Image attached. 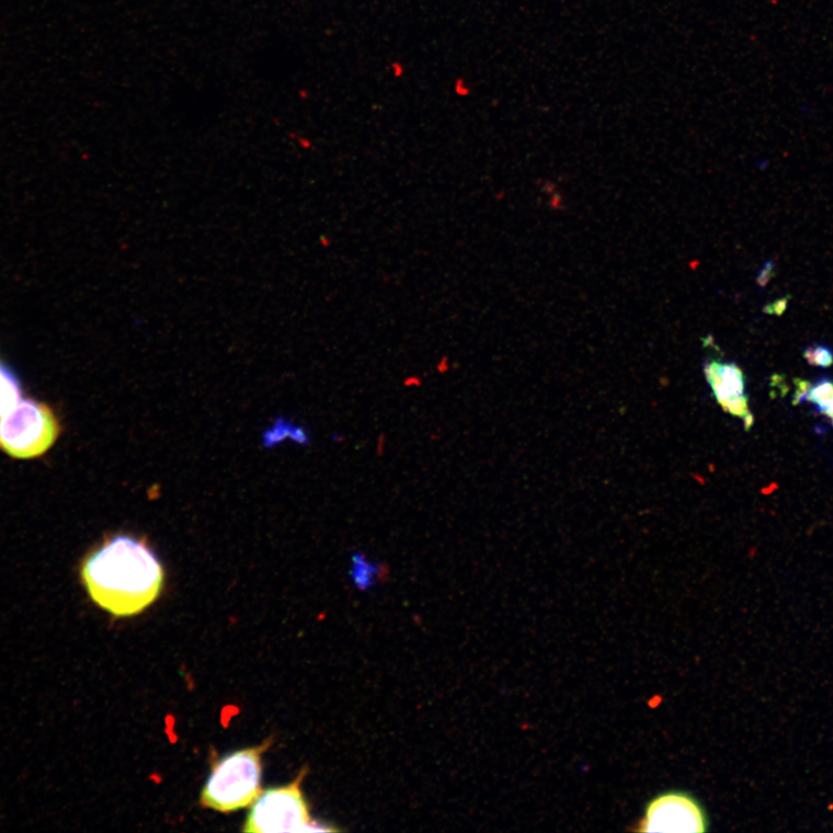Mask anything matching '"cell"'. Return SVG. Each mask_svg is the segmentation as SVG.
Masks as SVG:
<instances>
[{"mask_svg":"<svg viewBox=\"0 0 833 833\" xmlns=\"http://www.w3.org/2000/svg\"><path fill=\"white\" fill-rule=\"evenodd\" d=\"M269 742L239 750L219 761L201 796L204 807L231 812L253 805L262 794V755Z\"/></svg>","mask_w":833,"mask_h":833,"instance_id":"obj_2","label":"cell"},{"mask_svg":"<svg viewBox=\"0 0 833 833\" xmlns=\"http://www.w3.org/2000/svg\"><path fill=\"white\" fill-rule=\"evenodd\" d=\"M795 383L797 385V390H796V395H795V398H794V404L795 406H799V404H801V403H803V402L807 401L808 393H809L810 388H811V384L808 383V381H806V380H801V379H796Z\"/></svg>","mask_w":833,"mask_h":833,"instance_id":"obj_12","label":"cell"},{"mask_svg":"<svg viewBox=\"0 0 833 833\" xmlns=\"http://www.w3.org/2000/svg\"><path fill=\"white\" fill-rule=\"evenodd\" d=\"M803 357L811 366L829 368L833 365V351L826 345H810L806 347Z\"/></svg>","mask_w":833,"mask_h":833,"instance_id":"obj_10","label":"cell"},{"mask_svg":"<svg viewBox=\"0 0 833 833\" xmlns=\"http://www.w3.org/2000/svg\"><path fill=\"white\" fill-rule=\"evenodd\" d=\"M304 773L292 784L271 788L259 796L250 810L243 832L281 833L335 831L333 826L312 822L301 790Z\"/></svg>","mask_w":833,"mask_h":833,"instance_id":"obj_3","label":"cell"},{"mask_svg":"<svg viewBox=\"0 0 833 833\" xmlns=\"http://www.w3.org/2000/svg\"><path fill=\"white\" fill-rule=\"evenodd\" d=\"M776 276V263L774 261H767L760 270L757 276V284L764 288Z\"/></svg>","mask_w":833,"mask_h":833,"instance_id":"obj_11","label":"cell"},{"mask_svg":"<svg viewBox=\"0 0 833 833\" xmlns=\"http://www.w3.org/2000/svg\"><path fill=\"white\" fill-rule=\"evenodd\" d=\"M710 818L697 797L682 789L661 791L646 803L637 823L640 832H706Z\"/></svg>","mask_w":833,"mask_h":833,"instance_id":"obj_5","label":"cell"},{"mask_svg":"<svg viewBox=\"0 0 833 833\" xmlns=\"http://www.w3.org/2000/svg\"><path fill=\"white\" fill-rule=\"evenodd\" d=\"M832 395L833 381L829 378H821L815 384H811L807 401L814 403L817 410L822 413Z\"/></svg>","mask_w":833,"mask_h":833,"instance_id":"obj_9","label":"cell"},{"mask_svg":"<svg viewBox=\"0 0 833 833\" xmlns=\"http://www.w3.org/2000/svg\"><path fill=\"white\" fill-rule=\"evenodd\" d=\"M704 374L720 407L745 393L744 374L735 363L708 362L704 367Z\"/></svg>","mask_w":833,"mask_h":833,"instance_id":"obj_6","label":"cell"},{"mask_svg":"<svg viewBox=\"0 0 833 833\" xmlns=\"http://www.w3.org/2000/svg\"><path fill=\"white\" fill-rule=\"evenodd\" d=\"M379 573V566L375 564L365 554L354 552L352 555L351 577L361 590L369 589Z\"/></svg>","mask_w":833,"mask_h":833,"instance_id":"obj_8","label":"cell"},{"mask_svg":"<svg viewBox=\"0 0 833 833\" xmlns=\"http://www.w3.org/2000/svg\"><path fill=\"white\" fill-rule=\"evenodd\" d=\"M21 401V386L15 373L0 363V415L10 412Z\"/></svg>","mask_w":833,"mask_h":833,"instance_id":"obj_7","label":"cell"},{"mask_svg":"<svg viewBox=\"0 0 833 833\" xmlns=\"http://www.w3.org/2000/svg\"><path fill=\"white\" fill-rule=\"evenodd\" d=\"M59 424L45 404L21 400L0 420V448L16 458L44 455L57 441Z\"/></svg>","mask_w":833,"mask_h":833,"instance_id":"obj_4","label":"cell"},{"mask_svg":"<svg viewBox=\"0 0 833 833\" xmlns=\"http://www.w3.org/2000/svg\"><path fill=\"white\" fill-rule=\"evenodd\" d=\"M830 419L832 420V424H833V414L830 416Z\"/></svg>","mask_w":833,"mask_h":833,"instance_id":"obj_15","label":"cell"},{"mask_svg":"<svg viewBox=\"0 0 833 833\" xmlns=\"http://www.w3.org/2000/svg\"><path fill=\"white\" fill-rule=\"evenodd\" d=\"M788 300L786 298L780 299L776 301L773 305H768V307H765V311L768 312V315H776L781 316L784 315L785 310L787 309Z\"/></svg>","mask_w":833,"mask_h":833,"instance_id":"obj_13","label":"cell"},{"mask_svg":"<svg viewBox=\"0 0 833 833\" xmlns=\"http://www.w3.org/2000/svg\"><path fill=\"white\" fill-rule=\"evenodd\" d=\"M822 414H825L826 416H829V419L833 414V395L831 396V400L828 402V404L823 409Z\"/></svg>","mask_w":833,"mask_h":833,"instance_id":"obj_14","label":"cell"},{"mask_svg":"<svg viewBox=\"0 0 833 833\" xmlns=\"http://www.w3.org/2000/svg\"><path fill=\"white\" fill-rule=\"evenodd\" d=\"M81 578L98 606L116 617L142 613L160 596L164 572L145 539L117 535L83 560Z\"/></svg>","mask_w":833,"mask_h":833,"instance_id":"obj_1","label":"cell"}]
</instances>
